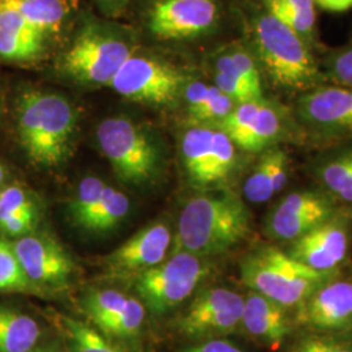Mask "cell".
<instances>
[{
    "instance_id": "1",
    "label": "cell",
    "mask_w": 352,
    "mask_h": 352,
    "mask_svg": "<svg viewBox=\"0 0 352 352\" xmlns=\"http://www.w3.org/2000/svg\"><path fill=\"white\" fill-rule=\"evenodd\" d=\"M251 234V214L232 192L221 190L192 197L177 221L175 252L217 256L235 248Z\"/></svg>"
},
{
    "instance_id": "2",
    "label": "cell",
    "mask_w": 352,
    "mask_h": 352,
    "mask_svg": "<svg viewBox=\"0 0 352 352\" xmlns=\"http://www.w3.org/2000/svg\"><path fill=\"white\" fill-rule=\"evenodd\" d=\"M76 113L63 96L43 91L25 93L19 103V136L33 164L55 167L71 149Z\"/></svg>"
},
{
    "instance_id": "3",
    "label": "cell",
    "mask_w": 352,
    "mask_h": 352,
    "mask_svg": "<svg viewBox=\"0 0 352 352\" xmlns=\"http://www.w3.org/2000/svg\"><path fill=\"white\" fill-rule=\"evenodd\" d=\"M240 278L252 291L291 309L334 278V273L317 272L292 258L287 252L264 247L241 260Z\"/></svg>"
},
{
    "instance_id": "4",
    "label": "cell",
    "mask_w": 352,
    "mask_h": 352,
    "mask_svg": "<svg viewBox=\"0 0 352 352\" xmlns=\"http://www.w3.org/2000/svg\"><path fill=\"white\" fill-rule=\"evenodd\" d=\"M253 29L260 59L277 85L304 89L320 81L315 59L295 32L269 12L254 21Z\"/></svg>"
},
{
    "instance_id": "5",
    "label": "cell",
    "mask_w": 352,
    "mask_h": 352,
    "mask_svg": "<svg viewBox=\"0 0 352 352\" xmlns=\"http://www.w3.org/2000/svg\"><path fill=\"white\" fill-rule=\"evenodd\" d=\"M210 272L201 256L177 251L161 264L135 276L141 302L154 315H164L186 302Z\"/></svg>"
},
{
    "instance_id": "6",
    "label": "cell",
    "mask_w": 352,
    "mask_h": 352,
    "mask_svg": "<svg viewBox=\"0 0 352 352\" xmlns=\"http://www.w3.org/2000/svg\"><path fill=\"white\" fill-rule=\"evenodd\" d=\"M102 153L122 180L144 184L157 174L160 158L151 136L124 116L103 120L97 128Z\"/></svg>"
},
{
    "instance_id": "7",
    "label": "cell",
    "mask_w": 352,
    "mask_h": 352,
    "mask_svg": "<svg viewBox=\"0 0 352 352\" xmlns=\"http://www.w3.org/2000/svg\"><path fill=\"white\" fill-rule=\"evenodd\" d=\"M132 51L126 42L87 28L62 56L64 72L87 85H110Z\"/></svg>"
},
{
    "instance_id": "8",
    "label": "cell",
    "mask_w": 352,
    "mask_h": 352,
    "mask_svg": "<svg viewBox=\"0 0 352 352\" xmlns=\"http://www.w3.org/2000/svg\"><path fill=\"white\" fill-rule=\"evenodd\" d=\"M184 75L171 64L131 55L113 76L110 87L131 101L167 106L177 101Z\"/></svg>"
},
{
    "instance_id": "9",
    "label": "cell",
    "mask_w": 352,
    "mask_h": 352,
    "mask_svg": "<svg viewBox=\"0 0 352 352\" xmlns=\"http://www.w3.org/2000/svg\"><path fill=\"white\" fill-rule=\"evenodd\" d=\"M244 298L226 287L202 291L177 321V330L196 340L227 336L241 327Z\"/></svg>"
},
{
    "instance_id": "10",
    "label": "cell",
    "mask_w": 352,
    "mask_h": 352,
    "mask_svg": "<svg viewBox=\"0 0 352 352\" xmlns=\"http://www.w3.org/2000/svg\"><path fill=\"white\" fill-rule=\"evenodd\" d=\"M294 322L311 333L352 331V280L329 279L296 307Z\"/></svg>"
},
{
    "instance_id": "11",
    "label": "cell",
    "mask_w": 352,
    "mask_h": 352,
    "mask_svg": "<svg viewBox=\"0 0 352 352\" xmlns=\"http://www.w3.org/2000/svg\"><path fill=\"white\" fill-rule=\"evenodd\" d=\"M217 20L215 0H155L149 29L160 39H186L206 33Z\"/></svg>"
},
{
    "instance_id": "12",
    "label": "cell",
    "mask_w": 352,
    "mask_h": 352,
    "mask_svg": "<svg viewBox=\"0 0 352 352\" xmlns=\"http://www.w3.org/2000/svg\"><path fill=\"white\" fill-rule=\"evenodd\" d=\"M334 217V208L324 195L312 190L294 192L269 214L266 232L270 238L292 241Z\"/></svg>"
},
{
    "instance_id": "13",
    "label": "cell",
    "mask_w": 352,
    "mask_h": 352,
    "mask_svg": "<svg viewBox=\"0 0 352 352\" xmlns=\"http://www.w3.org/2000/svg\"><path fill=\"white\" fill-rule=\"evenodd\" d=\"M12 245L23 272L33 285L60 287L75 272L71 257L51 238L24 235Z\"/></svg>"
},
{
    "instance_id": "14",
    "label": "cell",
    "mask_w": 352,
    "mask_h": 352,
    "mask_svg": "<svg viewBox=\"0 0 352 352\" xmlns=\"http://www.w3.org/2000/svg\"><path fill=\"white\" fill-rule=\"evenodd\" d=\"M292 258L322 273H334L347 257L349 226L342 218L331 217L298 239L292 240Z\"/></svg>"
},
{
    "instance_id": "15",
    "label": "cell",
    "mask_w": 352,
    "mask_h": 352,
    "mask_svg": "<svg viewBox=\"0 0 352 352\" xmlns=\"http://www.w3.org/2000/svg\"><path fill=\"white\" fill-rule=\"evenodd\" d=\"M171 240V231L164 223L149 225L107 257L109 267L118 276H138L164 261Z\"/></svg>"
},
{
    "instance_id": "16",
    "label": "cell",
    "mask_w": 352,
    "mask_h": 352,
    "mask_svg": "<svg viewBox=\"0 0 352 352\" xmlns=\"http://www.w3.org/2000/svg\"><path fill=\"white\" fill-rule=\"evenodd\" d=\"M241 327L245 331L270 349H278L291 333L292 321L287 308L251 291L244 298Z\"/></svg>"
},
{
    "instance_id": "17",
    "label": "cell",
    "mask_w": 352,
    "mask_h": 352,
    "mask_svg": "<svg viewBox=\"0 0 352 352\" xmlns=\"http://www.w3.org/2000/svg\"><path fill=\"white\" fill-rule=\"evenodd\" d=\"M299 113L312 126L352 132V89L327 88L305 94Z\"/></svg>"
},
{
    "instance_id": "18",
    "label": "cell",
    "mask_w": 352,
    "mask_h": 352,
    "mask_svg": "<svg viewBox=\"0 0 352 352\" xmlns=\"http://www.w3.org/2000/svg\"><path fill=\"white\" fill-rule=\"evenodd\" d=\"M287 183V157L282 151L266 153L244 184V196L254 204L269 201Z\"/></svg>"
},
{
    "instance_id": "19",
    "label": "cell",
    "mask_w": 352,
    "mask_h": 352,
    "mask_svg": "<svg viewBox=\"0 0 352 352\" xmlns=\"http://www.w3.org/2000/svg\"><path fill=\"white\" fill-rule=\"evenodd\" d=\"M39 337L34 318L0 305V352H33Z\"/></svg>"
},
{
    "instance_id": "20",
    "label": "cell",
    "mask_w": 352,
    "mask_h": 352,
    "mask_svg": "<svg viewBox=\"0 0 352 352\" xmlns=\"http://www.w3.org/2000/svg\"><path fill=\"white\" fill-rule=\"evenodd\" d=\"M214 128L204 124H196L189 128L182 140L183 161L189 179L196 184L204 187L206 167L209 162Z\"/></svg>"
},
{
    "instance_id": "21",
    "label": "cell",
    "mask_w": 352,
    "mask_h": 352,
    "mask_svg": "<svg viewBox=\"0 0 352 352\" xmlns=\"http://www.w3.org/2000/svg\"><path fill=\"white\" fill-rule=\"evenodd\" d=\"M0 3L21 13L43 34L58 32L69 13L68 0H0Z\"/></svg>"
},
{
    "instance_id": "22",
    "label": "cell",
    "mask_w": 352,
    "mask_h": 352,
    "mask_svg": "<svg viewBox=\"0 0 352 352\" xmlns=\"http://www.w3.org/2000/svg\"><path fill=\"white\" fill-rule=\"evenodd\" d=\"M128 210L129 200L126 195L107 186L101 201L88 214L80 227L94 232L109 231L126 217Z\"/></svg>"
},
{
    "instance_id": "23",
    "label": "cell",
    "mask_w": 352,
    "mask_h": 352,
    "mask_svg": "<svg viewBox=\"0 0 352 352\" xmlns=\"http://www.w3.org/2000/svg\"><path fill=\"white\" fill-rule=\"evenodd\" d=\"M71 352H129L102 336L96 329L71 317L62 318Z\"/></svg>"
},
{
    "instance_id": "24",
    "label": "cell",
    "mask_w": 352,
    "mask_h": 352,
    "mask_svg": "<svg viewBox=\"0 0 352 352\" xmlns=\"http://www.w3.org/2000/svg\"><path fill=\"white\" fill-rule=\"evenodd\" d=\"M145 305L136 298H129L126 307L115 314L96 322L106 336L116 338H132L138 336L145 321Z\"/></svg>"
},
{
    "instance_id": "25",
    "label": "cell",
    "mask_w": 352,
    "mask_h": 352,
    "mask_svg": "<svg viewBox=\"0 0 352 352\" xmlns=\"http://www.w3.org/2000/svg\"><path fill=\"white\" fill-rule=\"evenodd\" d=\"M235 144L221 128H214L212 151L206 167L204 187L225 180L235 166Z\"/></svg>"
},
{
    "instance_id": "26",
    "label": "cell",
    "mask_w": 352,
    "mask_h": 352,
    "mask_svg": "<svg viewBox=\"0 0 352 352\" xmlns=\"http://www.w3.org/2000/svg\"><path fill=\"white\" fill-rule=\"evenodd\" d=\"M215 87L228 96L236 104L244 102L263 101V97L256 94L236 74L230 54L222 55L217 62Z\"/></svg>"
},
{
    "instance_id": "27",
    "label": "cell",
    "mask_w": 352,
    "mask_h": 352,
    "mask_svg": "<svg viewBox=\"0 0 352 352\" xmlns=\"http://www.w3.org/2000/svg\"><path fill=\"white\" fill-rule=\"evenodd\" d=\"M321 179L331 193L352 204V151L325 164L321 170Z\"/></svg>"
},
{
    "instance_id": "28",
    "label": "cell",
    "mask_w": 352,
    "mask_h": 352,
    "mask_svg": "<svg viewBox=\"0 0 352 352\" xmlns=\"http://www.w3.org/2000/svg\"><path fill=\"white\" fill-rule=\"evenodd\" d=\"M280 129V119L276 109L263 101L254 123L252 126L251 133L243 144L241 149L247 151H258L264 149L269 142L276 139Z\"/></svg>"
},
{
    "instance_id": "29",
    "label": "cell",
    "mask_w": 352,
    "mask_h": 352,
    "mask_svg": "<svg viewBox=\"0 0 352 352\" xmlns=\"http://www.w3.org/2000/svg\"><path fill=\"white\" fill-rule=\"evenodd\" d=\"M261 103L263 101H252L236 104L235 109L218 124V128H221L235 145L241 148L251 133L252 126Z\"/></svg>"
},
{
    "instance_id": "30",
    "label": "cell",
    "mask_w": 352,
    "mask_h": 352,
    "mask_svg": "<svg viewBox=\"0 0 352 352\" xmlns=\"http://www.w3.org/2000/svg\"><path fill=\"white\" fill-rule=\"evenodd\" d=\"M30 289H33V283L23 272L12 244L0 239V291H29Z\"/></svg>"
},
{
    "instance_id": "31",
    "label": "cell",
    "mask_w": 352,
    "mask_h": 352,
    "mask_svg": "<svg viewBox=\"0 0 352 352\" xmlns=\"http://www.w3.org/2000/svg\"><path fill=\"white\" fill-rule=\"evenodd\" d=\"M106 187L101 179L94 176H88L80 183L75 197L69 204V214L76 225L80 226L88 214L98 205Z\"/></svg>"
},
{
    "instance_id": "32",
    "label": "cell",
    "mask_w": 352,
    "mask_h": 352,
    "mask_svg": "<svg viewBox=\"0 0 352 352\" xmlns=\"http://www.w3.org/2000/svg\"><path fill=\"white\" fill-rule=\"evenodd\" d=\"M267 12L274 16L283 25L289 28L302 39L311 37L316 25V12H300L285 4L280 0H264Z\"/></svg>"
},
{
    "instance_id": "33",
    "label": "cell",
    "mask_w": 352,
    "mask_h": 352,
    "mask_svg": "<svg viewBox=\"0 0 352 352\" xmlns=\"http://www.w3.org/2000/svg\"><path fill=\"white\" fill-rule=\"evenodd\" d=\"M235 106L236 103L228 96L215 85H210L208 96L196 110L189 113V118L192 122L199 124L208 122H215L219 124L235 109Z\"/></svg>"
},
{
    "instance_id": "34",
    "label": "cell",
    "mask_w": 352,
    "mask_h": 352,
    "mask_svg": "<svg viewBox=\"0 0 352 352\" xmlns=\"http://www.w3.org/2000/svg\"><path fill=\"white\" fill-rule=\"evenodd\" d=\"M131 296L116 291V289H98L89 292L84 299L85 311L88 312L90 318L94 324L106 317L120 312L126 305Z\"/></svg>"
},
{
    "instance_id": "35",
    "label": "cell",
    "mask_w": 352,
    "mask_h": 352,
    "mask_svg": "<svg viewBox=\"0 0 352 352\" xmlns=\"http://www.w3.org/2000/svg\"><path fill=\"white\" fill-rule=\"evenodd\" d=\"M42 50V43L28 41L0 30V58L12 62H26L37 58Z\"/></svg>"
},
{
    "instance_id": "36",
    "label": "cell",
    "mask_w": 352,
    "mask_h": 352,
    "mask_svg": "<svg viewBox=\"0 0 352 352\" xmlns=\"http://www.w3.org/2000/svg\"><path fill=\"white\" fill-rule=\"evenodd\" d=\"M289 352H352V344L340 336L309 333L296 340Z\"/></svg>"
},
{
    "instance_id": "37",
    "label": "cell",
    "mask_w": 352,
    "mask_h": 352,
    "mask_svg": "<svg viewBox=\"0 0 352 352\" xmlns=\"http://www.w3.org/2000/svg\"><path fill=\"white\" fill-rule=\"evenodd\" d=\"M0 30L37 43H42L45 37L21 13L3 3H0Z\"/></svg>"
},
{
    "instance_id": "38",
    "label": "cell",
    "mask_w": 352,
    "mask_h": 352,
    "mask_svg": "<svg viewBox=\"0 0 352 352\" xmlns=\"http://www.w3.org/2000/svg\"><path fill=\"white\" fill-rule=\"evenodd\" d=\"M232 65L239 75L240 78L250 87V88L263 97V87H261V77L260 72L256 67V63L253 62L250 54L244 51H234L230 54Z\"/></svg>"
},
{
    "instance_id": "39",
    "label": "cell",
    "mask_w": 352,
    "mask_h": 352,
    "mask_svg": "<svg viewBox=\"0 0 352 352\" xmlns=\"http://www.w3.org/2000/svg\"><path fill=\"white\" fill-rule=\"evenodd\" d=\"M29 208H33V204L20 187L13 186L0 192V221Z\"/></svg>"
},
{
    "instance_id": "40",
    "label": "cell",
    "mask_w": 352,
    "mask_h": 352,
    "mask_svg": "<svg viewBox=\"0 0 352 352\" xmlns=\"http://www.w3.org/2000/svg\"><path fill=\"white\" fill-rule=\"evenodd\" d=\"M33 222H34V208H29L0 221V227L12 236H20V235H25L32 230Z\"/></svg>"
},
{
    "instance_id": "41",
    "label": "cell",
    "mask_w": 352,
    "mask_h": 352,
    "mask_svg": "<svg viewBox=\"0 0 352 352\" xmlns=\"http://www.w3.org/2000/svg\"><path fill=\"white\" fill-rule=\"evenodd\" d=\"M331 75L346 87H352V49L338 54L331 63Z\"/></svg>"
},
{
    "instance_id": "42",
    "label": "cell",
    "mask_w": 352,
    "mask_h": 352,
    "mask_svg": "<svg viewBox=\"0 0 352 352\" xmlns=\"http://www.w3.org/2000/svg\"><path fill=\"white\" fill-rule=\"evenodd\" d=\"M180 352H243L238 346L222 338H212L199 344L189 346Z\"/></svg>"
},
{
    "instance_id": "43",
    "label": "cell",
    "mask_w": 352,
    "mask_h": 352,
    "mask_svg": "<svg viewBox=\"0 0 352 352\" xmlns=\"http://www.w3.org/2000/svg\"><path fill=\"white\" fill-rule=\"evenodd\" d=\"M209 87L210 85H206V84H202V82L189 84L188 87H187V90H186L188 113H192L193 110H196L201 104L202 101L205 100V97L208 96Z\"/></svg>"
},
{
    "instance_id": "44",
    "label": "cell",
    "mask_w": 352,
    "mask_h": 352,
    "mask_svg": "<svg viewBox=\"0 0 352 352\" xmlns=\"http://www.w3.org/2000/svg\"><path fill=\"white\" fill-rule=\"evenodd\" d=\"M315 4L330 12H344L352 8V0H315Z\"/></svg>"
},
{
    "instance_id": "45",
    "label": "cell",
    "mask_w": 352,
    "mask_h": 352,
    "mask_svg": "<svg viewBox=\"0 0 352 352\" xmlns=\"http://www.w3.org/2000/svg\"><path fill=\"white\" fill-rule=\"evenodd\" d=\"M280 1H283L291 8L298 10L300 12H315V0H280Z\"/></svg>"
},
{
    "instance_id": "46",
    "label": "cell",
    "mask_w": 352,
    "mask_h": 352,
    "mask_svg": "<svg viewBox=\"0 0 352 352\" xmlns=\"http://www.w3.org/2000/svg\"><path fill=\"white\" fill-rule=\"evenodd\" d=\"M3 179H4V168H3V166L0 164V183L3 182Z\"/></svg>"
},
{
    "instance_id": "47",
    "label": "cell",
    "mask_w": 352,
    "mask_h": 352,
    "mask_svg": "<svg viewBox=\"0 0 352 352\" xmlns=\"http://www.w3.org/2000/svg\"><path fill=\"white\" fill-rule=\"evenodd\" d=\"M36 352H59V351H52V350H39V351Z\"/></svg>"
},
{
    "instance_id": "48",
    "label": "cell",
    "mask_w": 352,
    "mask_h": 352,
    "mask_svg": "<svg viewBox=\"0 0 352 352\" xmlns=\"http://www.w3.org/2000/svg\"><path fill=\"white\" fill-rule=\"evenodd\" d=\"M351 49H352V47H351Z\"/></svg>"
}]
</instances>
